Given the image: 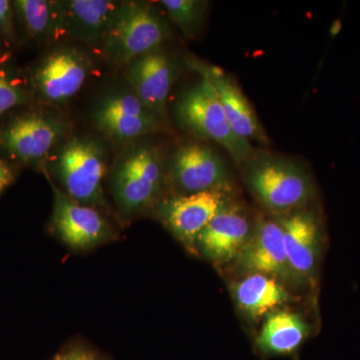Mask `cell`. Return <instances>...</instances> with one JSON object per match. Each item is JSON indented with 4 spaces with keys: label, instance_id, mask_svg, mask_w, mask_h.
<instances>
[{
    "label": "cell",
    "instance_id": "cell-1",
    "mask_svg": "<svg viewBox=\"0 0 360 360\" xmlns=\"http://www.w3.org/2000/svg\"><path fill=\"white\" fill-rule=\"evenodd\" d=\"M51 155V172L68 196L82 205L108 207L103 191L106 155L101 142L75 135L61 142Z\"/></svg>",
    "mask_w": 360,
    "mask_h": 360
},
{
    "label": "cell",
    "instance_id": "cell-2",
    "mask_svg": "<svg viewBox=\"0 0 360 360\" xmlns=\"http://www.w3.org/2000/svg\"><path fill=\"white\" fill-rule=\"evenodd\" d=\"M169 37L167 21L150 4L120 1L103 45L104 58L115 68L160 49Z\"/></svg>",
    "mask_w": 360,
    "mask_h": 360
},
{
    "label": "cell",
    "instance_id": "cell-3",
    "mask_svg": "<svg viewBox=\"0 0 360 360\" xmlns=\"http://www.w3.org/2000/svg\"><path fill=\"white\" fill-rule=\"evenodd\" d=\"M165 177L162 155L153 144L134 143L116 161L110 187L123 214H137L155 205Z\"/></svg>",
    "mask_w": 360,
    "mask_h": 360
},
{
    "label": "cell",
    "instance_id": "cell-4",
    "mask_svg": "<svg viewBox=\"0 0 360 360\" xmlns=\"http://www.w3.org/2000/svg\"><path fill=\"white\" fill-rule=\"evenodd\" d=\"M176 116L196 136L219 143L238 165H246L255 155L250 142L232 130L214 87L205 77L179 99Z\"/></svg>",
    "mask_w": 360,
    "mask_h": 360
},
{
    "label": "cell",
    "instance_id": "cell-5",
    "mask_svg": "<svg viewBox=\"0 0 360 360\" xmlns=\"http://www.w3.org/2000/svg\"><path fill=\"white\" fill-rule=\"evenodd\" d=\"M245 165L248 186L270 210H295L311 196L309 175L293 161L281 156L255 153Z\"/></svg>",
    "mask_w": 360,
    "mask_h": 360
},
{
    "label": "cell",
    "instance_id": "cell-6",
    "mask_svg": "<svg viewBox=\"0 0 360 360\" xmlns=\"http://www.w3.org/2000/svg\"><path fill=\"white\" fill-rule=\"evenodd\" d=\"M49 182L53 193L52 229L63 243L72 250H89L116 238L110 220L98 208L72 200L51 177Z\"/></svg>",
    "mask_w": 360,
    "mask_h": 360
},
{
    "label": "cell",
    "instance_id": "cell-7",
    "mask_svg": "<svg viewBox=\"0 0 360 360\" xmlns=\"http://www.w3.org/2000/svg\"><path fill=\"white\" fill-rule=\"evenodd\" d=\"M91 70V59L84 49L59 45L40 61L33 75V84L44 101L63 104L77 96Z\"/></svg>",
    "mask_w": 360,
    "mask_h": 360
},
{
    "label": "cell",
    "instance_id": "cell-8",
    "mask_svg": "<svg viewBox=\"0 0 360 360\" xmlns=\"http://www.w3.org/2000/svg\"><path fill=\"white\" fill-rule=\"evenodd\" d=\"M68 130L70 123L60 116L25 113L14 118L0 131V144L13 158L33 162L51 155Z\"/></svg>",
    "mask_w": 360,
    "mask_h": 360
},
{
    "label": "cell",
    "instance_id": "cell-9",
    "mask_svg": "<svg viewBox=\"0 0 360 360\" xmlns=\"http://www.w3.org/2000/svg\"><path fill=\"white\" fill-rule=\"evenodd\" d=\"M97 129L118 142L134 141L161 129L163 120L131 90H117L103 97L94 112Z\"/></svg>",
    "mask_w": 360,
    "mask_h": 360
},
{
    "label": "cell",
    "instance_id": "cell-10",
    "mask_svg": "<svg viewBox=\"0 0 360 360\" xmlns=\"http://www.w3.org/2000/svg\"><path fill=\"white\" fill-rule=\"evenodd\" d=\"M125 68L130 90L161 120H165L168 96L177 75L174 59L160 47L135 58Z\"/></svg>",
    "mask_w": 360,
    "mask_h": 360
},
{
    "label": "cell",
    "instance_id": "cell-11",
    "mask_svg": "<svg viewBox=\"0 0 360 360\" xmlns=\"http://www.w3.org/2000/svg\"><path fill=\"white\" fill-rule=\"evenodd\" d=\"M227 202L224 189L184 194L163 201L158 213L182 243L193 248L200 232Z\"/></svg>",
    "mask_w": 360,
    "mask_h": 360
},
{
    "label": "cell",
    "instance_id": "cell-12",
    "mask_svg": "<svg viewBox=\"0 0 360 360\" xmlns=\"http://www.w3.org/2000/svg\"><path fill=\"white\" fill-rule=\"evenodd\" d=\"M241 269L250 274H264L285 281L295 279L284 248L283 234L278 220L262 219L251 231L238 255Z\"/></svg>",
    "mask_w": 360,
    "mask_h": 360
},
{
    "label": "cell",
    "instance_id": "cell-13",
    "mask_svg": "<svg viewBox=\"0 0 360 360\" xmlns=\"http://www.w3.org/2000/svg\"><path fill=\"white\" fill-rule=\"evenodd\" d=\"M189 65L213 85L227 120L236 135L248 142H269L257 113L231 77H227L217 66L206 65L196 59H191Z\"/></svg>",
    "mask_w": 360,
    "mask_h": 360
},
{
    "label": "cell",
    "instance_id": "cell-14",
    "mask_svg": "<svg viewBox=\"0 0 360 360\" xmlns=\"http://www.w3.org/2000/svg\"><path fill=\"white\" fill-rule=\"evenodd\" d=\"M172 175L184 194L224 189L226 181L224 161L212 148L200 143L186 144L175 153Z\"/></svg>",
    "mask_w": 360,
    "mask_h": 360
},
{
    "label": "cell",
    "instance_id": "cell-15",
    "mask_svg": "<svg viewBox=\"0 0 360 360\" xmlns=\"http://www.w3.org/2000/svg\"><path fill=\"white\" fill-rule=\"evenodd\" d=\"M250 221L243 208L227 202L196 238L202 255L215 262L238 257L251 233Z\"/></svg>",
    "mask_w": 360,
    "mask_h": 360
},
{
    "label": "cell",
    "instance_id": "cell-16",
    "mask_svg": "<svg viewBox=\"0 0 360 360\" xmlns=\"http://www.w3.org/2000/svg\"><path fill=\"white\" fill-rule=\"evenodd\" d=\"M60 2L66 37L89 46L103 49L120 1L65 0Z\"/></svg>",
    "mask_w": 360,
    "mask_h": 360
},
{
    "label": "cell",
    "instance_id": "cell-17",
    "mask_svg": "<svg viewBox=\"0 0 360 360\" xmlns=\"http://www.w3.org/2000/svg\"><path fill=\"white\" fill-rule=\"evenodd\" d=\"M283 229L284 248L295 278L312 276L319 255V227L314 215L297 212L278 219Z\"/></svg>",
    "mask_w": 360,
    "mask_h": 360
},
{
    "label": "cell",
    "instance_id": "cell-18",
    "mask_svg": "<svg viewBox=\"0 0 360 360\" xmlns=\"http://www.w3.org/2000/svg\"><path fill=\"white\" fill-rule=\"evenodd\" d=\"M307 324L298 314L288 311L270 314L257 336L258 349L265 355L295 354L309 335Z\"/></svg>",
    "mask_w": 360,
    "mask_h": 360
},
{
    "label": "cell",
    "instance_id": "cell-19",
    "mask_svg": "<svg viewBox=\"0 0 360 360\" xmlns=\"http://www.w3.org/2000/svg\"><path fill=\"white\" fill-rule=\"evenodd\" d=\"M239 309L251 319H259L288 302L290 295L274 277L252 274L233 288Z\"/></svg>",
    "mask_w": 360,
    "mask_h": 360
},
{
    "label": "cell",
    "instance_id": "cell-20",
    "mask_svg": "<svg viewBox=\"0 0 360 360\" xmlns=\"http://www.w3.org/2000/svg\"><path fill=\"white\" fill-rule=\"evenodd\" d=\"M13 8L26 30L37 39L56 40L66 37L63 6L51 0H16Z\"/></svg>",
    "mask_w": 360,
    "mask_h": 360
},
{
    "label": "cell",
    "instance_id": "cell-21",
    "mask_svg": "<svg viewBox=\"0 0 360 360\" xmlns=\"http://www.w3.org/2000/svg\"><path fill=\"white\" fill-rule=\"evenodd\" d=\"M168 18L186 37H193L207 8L208 2L201 0H162Z\"/></svg>",
    "mask_w": 360,
    "mask_h": 360
},
{
    "label": "cell",
    "instance_id": "cell-22",
    "mask_svg": "<svg viewBox=\"0 0 360 360\" xmlns=\"http://www.w3.org/2000/svg\"><path fill=\"white\" fill-rule=\"evenodd\" d=\"M26 101L25 89L0 70V115Z\"/></svg>",
    "mask_w": 360,
    "mask_h": 360
},
{
    "label": "cell",
    "instance_id": "cell-23",
    "mask_svg": "<svg viewBox=\"0 0 360 360\" xmlns=\"http://www.w3.org/2000/svg\"><path fill=\"white\" fill-rule=\"evenodd\" d=\"M0 32L9 39L14 37L13 4L7 0H0Z\"/></svg>",
    "mask_w": 360,
    "mask_h": 360
},
{
    "label": "cell",
    "instance_id": "cell-24",
    "mask_svg": "<svg viewBox=\"0 0 360 360\" xmlns=\"http://www.w3.org/2000/svg\"><path fill=\"white\" fill-rule=\"evenodd\" d=\"M56 360H101L96 354L84 349L68 350L65 354L59 355Z\"/></svg>",
    "mask_w": 360,
    "mask_h": 360
},
{
    "label": "cell",
    "instance_id": "cell-25",
    "mask_svg": "<svg viewBox=\"0 0 360 360\" xmlns=\"http://www.w3.org/2000/svg\"><path fill=\"white\" fill-rule=\"evenodd\" d=\"M13 174L11 168L7 167L6 163L0 160V193L11 186L13 181Z\"/></svg>",
    "mask_w": 360,
    "mask_h": 360
}]
</instances>
